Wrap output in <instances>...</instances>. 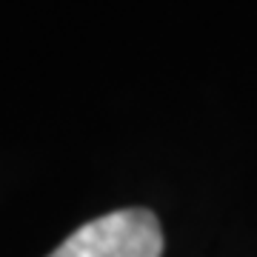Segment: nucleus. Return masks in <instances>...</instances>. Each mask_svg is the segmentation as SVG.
Returning a JSON list of instances; mask_svg holds the SVG:
<instances>
[{
  "instance_id": "obj_1",
  "label": "nucleus",
  "mask_w": 257,
  "mask_h": 257,
  "mask_svg": "<svg viewBox=\"0 0 257 257\" xmlns=\"http://www.w3.org/2000/svg\"><path fill=\"white\" fill-rule=\"evenodd\" d=\"M49 257H163V231L149 209H120L72 231Z\"/></svg>"
}]
</instances>
